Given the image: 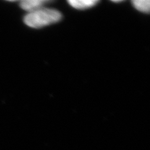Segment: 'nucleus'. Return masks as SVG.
Here are the masks:
<instances>
[{"mask_svg":"<svg viewBox=\"0 0 150 150\" xmlns=\"http://www.w3.org/2000/svg\"><path fill=\"white\" fill-rule=\"evenodd\" d=\"M62 15L56 9L42 8L28 13L24 18L25 24L32 28H41L61 21Z\"/></svg>","mask_w":150,"mask_h":150,"instance_id":"nucleus-1","label":"nucleus"},{"mask_svg":"<svg viewBox=\"0 0 150 150\" xmlns=\"http://www.w3.org/2000/svg\"><path fill=\"white\" fill-rule=\"evenodd\" d=\"M112 2H114V3H121V2H122V1H112Z\"/></svg>","mask_w":150,"mask_h":150,"instance_id":"nucleus-5","label":"nucleus"},{"mask_svg":"<svg viewBox=\"0 0 150 150\" xmlns=\"http://www.w3.org/2000/svg\"><path fill=\"white\" fill-rule=\"evenodd\" d=\"M68 2L73 8L81 10V9H87L95 6L97 3H99V1H97V0H79V1L69 0Z\"/></svg>","mask_w":150,"mask_h":150,"instance_id":"nucleus-3","label":"nucleus"},{"mask_svg":"<svg viewBox=\"0 0 150 150\" xmlns=\"http://www.w3.org/2000/svg\"><path fill=\"white\" fill-rule=\"evenodd\" d=\"M49 2L45 0H24L21 1L20 6L23 9L30 13L43 8L45 4Z\"/></svg>","mask_w":150,"mask_h":150,"instance_id":"nucleus-2","label":"nucleus"},{"mask_svg":"<svg viewBox=\"0 0 150 150\" xmlns=\"http://www.w3.org/2000/svg\"><path fill=\"white\" fill-rule=\"evenodd\" d=\"M133 6L139 11L149 13L150 10V1L149 0H134L132 1Z\"/></svg>","mask_w":150,"mask_h":150,"instance_id":"nucleus-4","label":"nucleus"}]
</instances>
